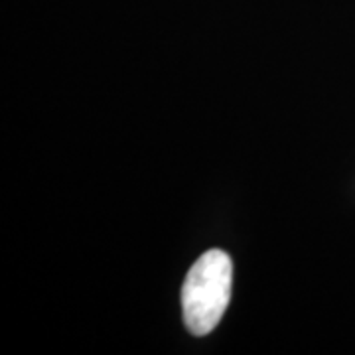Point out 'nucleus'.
Wrapping results in <instances>:
<instances>
[{
	"label": "nucleus",
	"instance_id": "1",
	"mask_svg": "<svg viewBox=\"0 0 355 355\" xmlns=\"http://www.w3.org/2000/svg\"><path fill=\"white\" fill-rule=\"evenodd\" d=\"M233 286V261L225 251L203 253L188 270L182 286L184 322L193 336H207L227 310Z\"/></svg>",
	"mask_w": 355,
	"mask_h": 355
}]
</instances>
